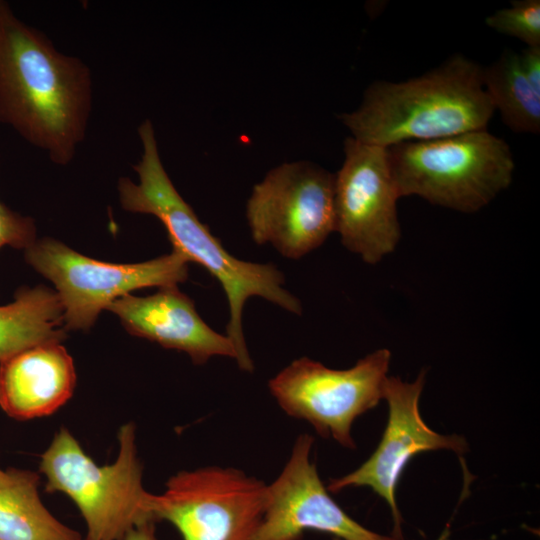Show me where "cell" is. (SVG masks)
I'll use <instances>...</instances> for the list:
<instances>
[{
	"instance_id": "6da1fadb",
	"label": "cell",
	"mask_w": 540,
	"mask_h": 540,
	"mask_svg": "<svg viewBox=\"0 0 540 540\" xmlns=\"http://www.w3.org/2000/svg\"><path fill=\"white\" fill-rule=\"evenodd\" d=\"M92 76L79 58L58 51L40 30L0 10V124L67 165L85 139Z\"/></svg>"
},
{
	"instance_id": "7a4b0ae2",
	"label": "cell",
	"mask_w": 540,
	"mask_h": 540,
	"mask_svg": "<svg viewBox=\"0 0 540 540\" xmlns=\"http://www.w3.org/2000/svg\"><path fill=\"white\" fill-rule=\"evenodd\" d=\"M143 153L133 165L139 182L118 181L121 206L133 213L151 214L164 225L173 249L189 262L203 266L218 280L227 297L229 321L226 335L232 341L238 367L254 370L242 328V312L250 297L257 296L293 314H302L300 300L286 290L283 273L272 263L240 260L196 216L170 180L160 159L153 125L149 119L138 127Z\"/></svg>"
},
{
	"instance_id": "3957f363",
	"label": "cell",
	"mask_w": 540,
	"mask_h": 540,
	"mask_svg": "<svg viewBox=\"0 0 540 540\" xmlns=\"http://www.w3.org/2000/svg\"><path fill=\"white\" fill-rule=\"evenodd\" d=\"M494 111L482 68L454 54L418 77L372 83L360 106L340 119L356 140L387 148L486 130Z\"/></svg>"
},
{
	"instance_id": "277c9868",
	"label": "cell",
	"mask_w": 540,
	"mask_h": 540,
	"mask_svg": "<svg viewBox=\"0 0 540 540\" xmlns=\"http://www.w3.org/2000/svg\"><path fill=\"white\" fill-rule=\"evenodd\" d=\"M400 198L419 196L463 213L488 205L512 182L513 154L487 130L387 147Z\"/></svg>"
},
{
	"instance_id": "5b68a950",
	"label": "cell",
	"mask_w": 540,
	"mask_h": 540,
	"mask_svg": "<svg viewBox=\"0 0 540 540\" xmlns=\"http://www.w3.org/2000/svg\"><path fill=\"white\" fill-rule=\"evenodd\" d=\"M135 439L134 424L123 425L117 459L99 466L62 427L41 455L39 469L46 477V491L64 493L74 502L86 523L85 540H123L132 528L155 522Z\"/></svg>"
},
{
	"instance_id": "8992f818",
	"label": "cell",
	"mask_w": 540,
	"mask_h": 540,
	"mask_svg": "<svg viewBox=\"0 0 540 540\" xmlns=\"http://www.w3.org/2000/svg\"><path fill=\"white\" fill-rule=\"evenodd\" d=\"M390 360V351L379 349L353 367L337 370L301 357L271 378L268 387L287 415L308 422L319 435L354 449L353 422L383 398Z\"/></svg>"
},
{
	"instance_id": "52a82bcc",
	"label": "cell",
	"mask_w": 540,
	"mask_h": 540,
	"mask_svg": "<svg viewBox=\"0 0 540 540\" xmlns=\"http://www.w3.org/2000/svg\"><path fill=\"white\" fill-rule=\"evenodd\" d=\"M26 261L51 280L63 308L65 329L88 330L117 298L146 287H172L188 278L185 256L176 250L135 264L98 261L51 238L35 241Z\"/></svg>"
},
{
	"instance_id": "ba28073f",
	"label": "cell",
	"mask_w": 540,
	"mask_h": 540,
	"mask_svg": "<svg viewBox=\"0 0 540 540\" xmlns=\"http://www.w3.org/2000/svg\"><path fill=\"white\" fill-rule=\"evenodd\" d=\"M267 501L263 481L236 468L208 466L172 476L162 494H152L150 511L183 540H250Z\"/></svg>"
},
{
	"instance_id": "9c48e42d",
	"label": "cell",
	"mask_w": 540,
	"mask_h": 540,
	"mask_svg": "<svg viewBox=\"0 0 540 540\" xmlns=\"http://www.w3.org/2000/svg\"><path fill=\"white\" fill-rule=\"evenodd\" d=\"M334 174L299 161L284 163L257 183L246 204L253 241L300 259L335 231Z\"/></svg>"
},
{
	"instance_id": "30bf717a",
	"label": "cell",
	"mask_w": 540,
	"mask_h": 540,
	"mask_svg": "<svg viewBox=\"0 0 540 540\" xmlns=\"http://www.w3.org/2000/svg\"><path fill=\"white\" fill-rule=\"evenodd\" d=\"M344 154L334 174L335 231L347 250L376 264L401 239L396 207L400 196L387 149L349 137Z\"/></svg>"
},
{
	"instance_id": "8fae6325",
	"label": "cell",
	"mask_w": 540,
	"mask_h": 540,
	"mask_svg": "<svg viewBox=\"0 0 540 540\" xmlns=\"http://www.w3.org/2000/svg\"><path fill=\"white\" fill-rule=\"evenodd\" d=\"M425 384V371L413 382L389 377L383 398L389 407L388 422L381 441L373 454L356 470L336 479L326 487L338 493L348 487L371 488L391 509L394 537L402 538L401 515L395 490L407 463L416 454L446 449L458 454L468 450L466 440L459 435H442L430 429L419 412V399Z\"/></svg>"
},
{
	"instance_id": "7c38bea8",
	"label": "cell",
	"mask_w": 540,
	"mask_h": 540,
	"mask_svg": "<svg viewBox=\"0 0 540 540\" xmlns=\"http://www.w3.org/2000/svg\"><path fill=\"white\" fill-rule=\"evenodd\" d=\"M313 443L308 434L296 439L284 468L268 485L266 510L250 540H300L308 530L340 540H400L365 528L333 500L311 460Z\"/></svg>"
},
{
	"instance_id": "4fadbf2b",
	"label": "cell",
	"mask_w": 540,
	"mask_h": 540,
	"mask_svg": "<svg viewBox=\"0 0 540 540\" xmlns=\"http://www.w3.org/2000/svg\"><path fill=\"white\" fill-rule=\"evenodd\" d=\"M107 310L119 316L130 334L185 352L196 365L214 356L237 359L228 336L210 328L197 313L193 300L177 286L160 288L147 297L126 294L115 299Z\"/></svg>"
},
{
	"instance_id": "5bb4252c",
	"label": "cell",
	"mask_w": 540,
	"mask_h": 540,
	"mask_svg": "<svg viewBox=\"0 0 540 540\" xmlns=\"http://www.w3.org/2000/svg\"><path fill=\"white\" fill-rule=\"evenodd\" d=\"M76 373L60 343H45L0 362V407L17 420L48 416L73 394Z\"/></svg>"
},
{
	"instance_id": "9a60e30c",
	"label": "cell",
	"mask_w": 540,
	"mask_h": 540,
	"mask_svg": "<svg viewBox=\"0 0 540 540\" xmlns=\"http://www.w3.org/2000/svg\"><path fill=\"white\" fill-rule=\"evenodd\" d=\"M39 484L34 471L0 468V540H82L44 506Z\"/></svg>"
},
{
	"instance_id": "2e32d148",
	"label": "cell",
	"mask_w": 540,
	"mask_h": 540,
	"mask_svg": "<svg viewBox=\"0 0 540 540\" xmlns=\"http://www.w3.org/2000/svg\"><path fill=\"white\" fill-rule=\"evenodd\" d=\"M66 338L58 294L44 286L22 287L0 306V362L28 348Z\"/></svg>"
},
{
	"instance_id": "e0dca14e",
	"label": "cell",
	"mask_w": 540,
	"mask_h": 540,
	"mask_svg": "<svg viewBox=\"0 0 540 540\" xmlns=\"http://www.w3.org/2000/svg\"><path fill=\"white\" fill-rule=\"evenodd\" d=\"M482 82L494 110L513 132H540V92L525 77L518 53L505 50L482 68Z\"/></svg>"
},
{
	"instance_id": "ac0fdd59",
	"label": "cell",
	"mask_w": 540,
	"mask_h": 540,
	"mask_svg": "<svg viewBox=\"0 0 540 540\" xmlns=\"http://www.w3.org/2000/svg\"><path fill=\"white\" fill-rule=\"evenodd\" d=\"M488 27L515 37L527 47L540 46V1L515 0L510 7L495 11L485 19Z\"/></svg>"
},
{
	"instance_id": "d6986e66",
	"label": "cell",
	"mask_w": 540,
	"mask_h": 540,
	"mask_svg": "<svg viewBox=\"0 0 540 540\" xmlns=\"http://www.w3.org/2000/svg\"><path fill=\"white\" fill-rule=\"evenodd\" d=\"M36 241L33 219L10 210L0 201V248L5 245L27 249Z\"/></svg>"
},
{
	"instance_id": "ffe728a7",
	"label": "cell",
	"mask_w": 540,
	"mask_h": 540,
	"mask_svg": "<svg viewBox=\"0 0 540 540\" xmlns=\"http://www.w3.org/2000/svg\"><path fill=\"white\" fill-rule=\"evenodd\" d=\"M518 56L525 77L540 92V46L526 47Z\"/></svg>"
},
{
	"instance_id": "44dd1931",
	"label": "cell",
	"mask_w": 540,
	"mask_h": 540,
	"mask_svg": "<svg viewBox=\"0 0 540 540\" xmlns=\"http://www.w3.org/2000/svg\"><path fill=\"white\" fill-rule=\"evenodd\" d=\"M123 540H157L155 522H146L132 528Z\"/></svg>"
},
{
	"instance_id": "7402d4cb",
	"label": "cell",
	"mask_w": 540,
	"mask_h": 540,
	"mask_svg": "<svg viewBox=\"0 0 540 540\" xmlns=\"http://www.w3.org/2000/svg\"><path fill=\"white\" fill-rule=\"evenodd\" d=\"M450 536V529H449V525L443 530V532L441 533V535L438 537L437 540H447ZM334 540H340L338 538H334Z\"/></svg>"
},
{
	"instance_id": "603a6c76",
	"label": "cell",
	"mask_w": 540,
	"mask_h": 540,
	"mask_svg": "<svg viewBox=\"0 0 540 540\" xmlns=\"http://www.w3.org/2000/svg\"><path fill=\"white\" fill-rule=\"evenodd\" d=\"M2 1L0 0V10H1Z\"/></svg>"
}]
</instances>
